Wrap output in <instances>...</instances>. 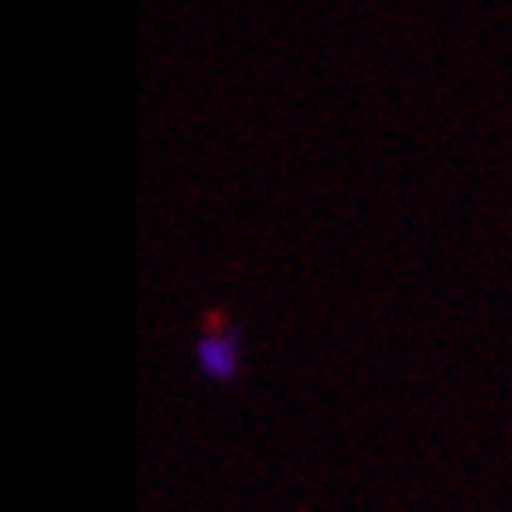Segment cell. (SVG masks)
Segmentation results:
<instances>
[{
    "mask_svg": "<svg viewBox=\"0 0 512 512\" xmlns=\"http://www.w3.org/2000/svg\"><path fill=\"white\" fill-rule=\"evenodd\" d=\"M197 364L208 372V379H234V372H238V342H234V334H205L201 346H197Z\"/></svg>",
    "mask_w": 512,
    "mask_h": 512,
    "instance_id": "1",
    "label": "cell"
}]
</instances>
